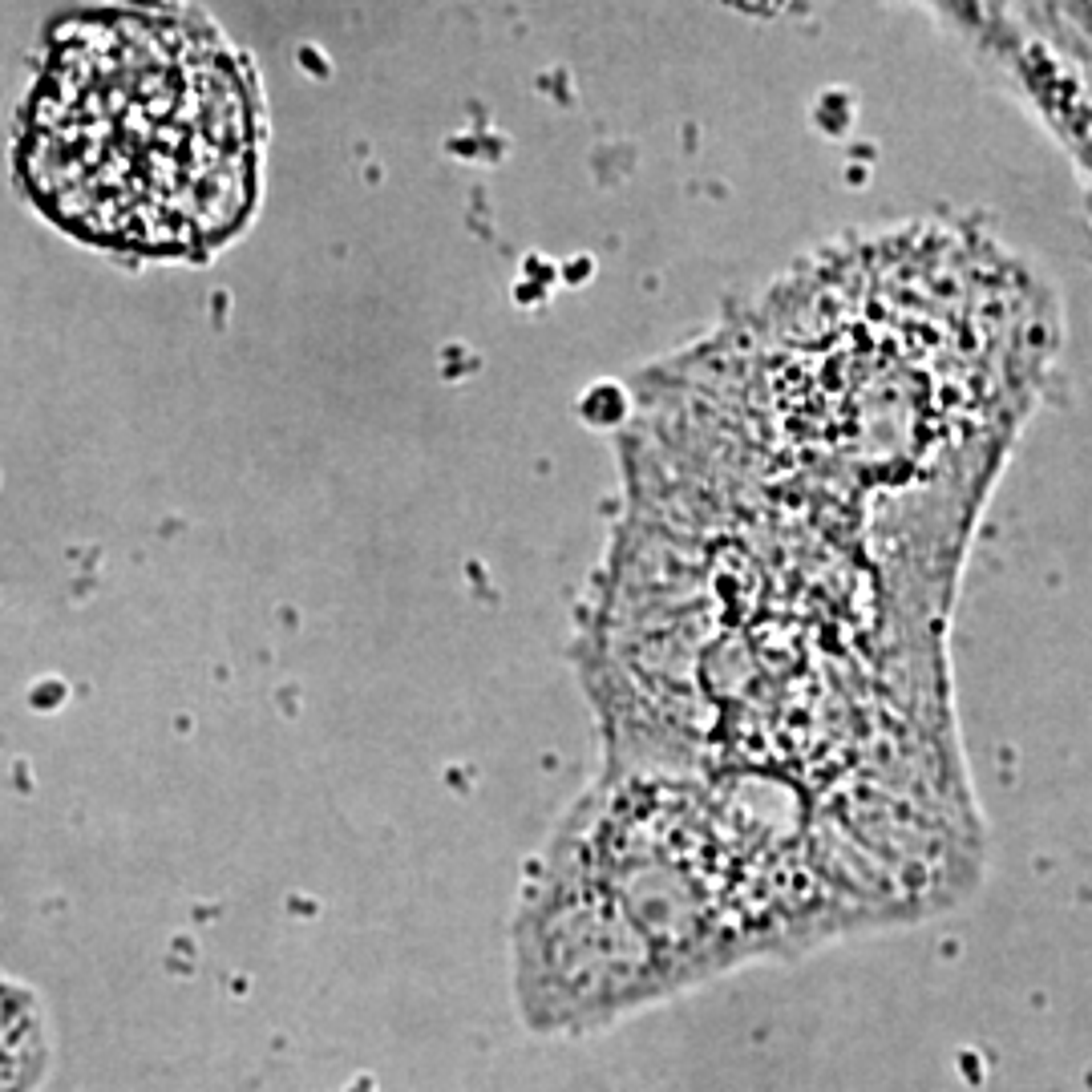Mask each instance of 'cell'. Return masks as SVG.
Instances as JSON below:
<instances>
[{
    "instance_id": "6da1fadb",
    "label": "cell",
    "mask_w": 1092,
    "mask_h": 1092,
    "mask_svg": "<svg viewBox=\"0 0 1092 1092\" xmlns=\"http://www.w3.org/2000/svg\"><path fill=\"white\" fill-rule=\"evenodd\" d=\"M21 170L81 239L142 255L198 251L231 235L255 198L247 81L186 21H77L29 102Z\"/></svg>"
}]
</instances>
